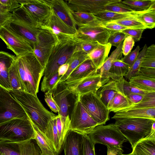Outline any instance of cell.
<instances>
[{"label":"cell","instance_id":"33","mask_svg":"<svg viewBox=\"0 0 155 155\" xmlns=\"http://www.w3.org/2000/svg\"><path fill=\"white\" fill-rule=\"evenodd\" d=\"M129 82L137 87L148 92H155V79L141 75L132 77Z\"/></svg>","mask_w":155,"mask_h":155},{"label":"cell","instance_id":"14","mask_svg":"<svg viewBox=\"0 0 155 155\" xmlns=\"http://www.w3.org/2000/svg\"><path fill=\"white\" fill-rule=\"evenodd\" d=\"M0 38L5 43L7 48L12 51L16 57L33 52L32 47L28 42L5 26L0 29Z\"/></svg>","mask_w":155,"mask_h":155},{"label":"cell","instance_id":"59","mask_svg":"<svg viewBox=\"0 0 155 155\" xmlns=\"http://www.w3.org/2000/svg\"><path fill=\"white\" fill-rule=\"evenodd\" d=\"M139 75L155 79V68L140 67L138 73Z\"/></svg>","mask_w":155,"mask_h":155},{"label":"cell","instance_id":"51","mask_svg":"<svg viewBox=\"0 0 155 155\" xmlns=\"http://www.w3.org/2000/svg\"><path fill=\"white\" fill-rule=\"evenodd\" d=\"M16 0H0V10L6 12H13L21 6Z\"/></svg>","mask_w":155,"mask_h":155},{"label":"cell","instance_id":"15","mask_svg":"<svg viewBox=\"0 0 155 155\" xmlns=\"http://www.w3.org/2000/svg\"><path fill=\"white\" fill-rule=\"evenodd\" d=\"M110 35V32L100 25H89L78 27L75 35L82 41H94L105 45Z\"/></svg>","mask_w":155,"mask_h":155},{"label":"cell","instance_id":"35","mask_svg":"<svg viewBox=\"0 0 155 155\" xmlns=\"http://www.w3.org/2000/svg\"><path fill=\"white\" fill-rule=\"evenodd\" d=\"M130 68V66L121 59L114 61L112 62L109 71L110 78L116 81L125 77Z\"/></svg>","mask_w":155,"mask_h":155},{"label":"cell","instance_id":"36","mask_svg":"<svg viewBox=\"0 0 155 155\" xmlns=\"http://www.w3.org/2000/svg\"><path fill=\"white\" fill-rule=\"evenodd\" d=\"M120 2L135 12H141L147 10L155 6V0H124Z\"/></svg>","mask_w":155,"mask_h":155},{"label":"cell","instance_id":"45","mask_svg":"<svg viewBox=\"0 0 155 155\" xmlns=\"http://www.w3.org/2000/svg\"><path fill=\"white\" fill-rule=\"evenodd\" d=\"M147 46L145 44L142 49L139 52L137 58L133 64L130 67L129 71L125 76L127 80L129 79L134 76L138 75L140 68V65Z\"/></svg>","mask_w":155,"mask_h":155},{"label":"cell","instance_id":"27","mask_svg":"<svg viewBox=\"0 0 155 155\" xmlns=\"http://www.w3.org/2000/svg\"><path fill=\"white\" fill-rule=\"evenodd\" d=\"M111 46L109 43L105 45L99 44L95 49L87 54L97 70L100 68L107 58Z\"/></svg>","mask_w":155,"mask_h":155},{"label":"cell","instance_id":"44","mask_svg":"<svg viewBox=\"0 0 155 155\" xmlns=\"http://www.w3.org/2000/svg\"><path fill=\"white\" fill-rule=\"evenodd\" d=\"M140 67L155 68V45L147 47L143 58Z\"/></svg>","mask_w":155,"mask_h":155},{"label":"cell","instance_id":"37","mask_svg":"<svg viewBox=\"0 0 155 155\" xmlns=\"http://www.w3.org/2000/svg\"><path fill=\"white\" fill-rule=\"evenodd\" d=\"M77 26L85 25H100L101 24L91 14L72 11Z\"/></svg>","mask_w":155,"mask_h":155},{"label":"cell","instance_id":"34","mask_svg":"<svg viewBox=\"0 0 155 155\" xmlns=\"http://www.w3.org/2000/svg\"><path fill=\"white\" fill-rule=\"evenodd\" d=\"M115 84L118 91L126 97L135 94H145L149 92L137 87L128 82L124 77L116 80Z\"/></svg>","mask_w":155,"mask_h":155},{"label":"cell","instance_id":"40","mask_svg":"<svg viewBox=\"0 0 155 155\" xmlns=\"http://www.w3.org/2000/svg\"><path fill=\"white\" fill-rule=\"evenodd\" d=\"M120 1L106 6L105 10L124 14H143L155 10V6H154L146 11L135 12L122 4Z\"/></svg>","mask_w":155,"mask_h":155},{"label":"cell","instance_id":"48","mask_svg":"<svg viewBox=\"0 0 155 155\" xmlns=\"http://www.w3.org/2000/svg\"><path fill=\"white\" fill-rule=\"evenodd\" d=\"M137 18L145 25L147 28L151 29L155 27V10L140 15Z\"/></svg>","mask_w":155,"mask_h":155},{"label":"cell","instance_id":"46","mask_svg":"<svg viewBox=\"0 0 155 155\" xmlns=\"http://www.w3.org/2000/svg\"><path fill=\"white\" fill-rule=\"evenodd\" d=\"M137 16L125 18L104 23H116L129 28H142L145 29H147L145 25L137 18Z\"/></svg>","mask_w":155,"mask_h":155},{"label":"cell","instance_id":"8","mask_svg":"<svg viewBox=\"0 0 155 155\" xmlns=\"http://www.w3.org/2000/svg\"><path fill=\"white\" fill-rule=\"evenodd\" d=\"M31 23L41 28L46 25L52 9L48 0H16Z\"/></svg>","mask_w":155,"mask_h":155},{"label":"cell","instance_id":"29","mask_svg":"<svg viewBox=\"0 0 155 155\" xmlns=\"http://www.w3.org/2000/svg\"><path fill=\"white\" fill-rule=\"evenodd\" d=\"M88 58L87 55L80 49L75 52L66 63L69 64L67 71L65 74L60 78L55 86L64 81L76 68Z\"/></svg>","mask_w":155,"mask_h":155},{"label":"cell","instance_id":"32","mask_svg":"<svg viewBox=\"0 0 155 155\" xmlns=\"http://www.w3.org/2000/svg\"><path fill=\"white\" fill-rule=\"evenodd\" d=\"M131 105L132 103L127 97L118 92L108 103L107 107L110 112L115 113L124 110Z\"/></svg>","mask_w":155,"mask_h":155},{"label":"cell","instance_id":"2","mask_svg":"<svg viewBox=\"0 0 155 155\" xmlns=\"http://www.w3.org/2000/svg\"><path fill=\"white\" fill-rule=\"evenodd\" d=\"M8 91L22 107L30 120L42 132L50 119L56 117L44 106L37 96L23 91Z\"/></svg>","mask_w":155,"mask_h":155},{"label":"cell","instance_id":"1","mask_svg":"<svg viewBox=\"0 0 155 155\" xmlns=\"http://www.w3.org/2000/svg\"><path fill=\"white\" fill-rule=\"evenodd\" d=\"M15 62L25 92L37 96L44 68L33 52L16 57Z\"/></svg>","mask_w":155,"mask_h":155},{"label":"cell","instance_id":"41","mask_svg":"<svg viewBox=\"0 0 155 155\" xmlns=\"http://www.w3.org/2000/svg\"><path fill=\"white\" fill-rule=\"evenodd\" d=\"M32 140L18 143L21 155H41V151Z\"/></svg>","mask_w":155,"mask_h":155},{"label":"cell","instance_id":"6","mask_svg":"<svg viewBox=\"0 0 155 155\" xmlns=\"http://www.w3.org/2000/svg\"><path fill=\"white\" fill-rule=\"evenodd\" d=\"M12 13V20L4 26L28 42L33 49L38 43L42 29L35 27L20 11L15 10Z\"/></svg>","mask_w":155,"mask_h":155},{"label":"cell","instance_id":"64","mask_svg":"<svg viewBox=\"0 0 155 155\" xmlns=\"http://www.w3.org/2000/svg\"></svg>","mask_w":155,"mask_h":155},{"label":"cell","instance_id":"23","mask_svg":"<svg viewBox=\"0 0 155 155\" xmlns=\"http://www.w3.org/2000/svg\"><path fill=\"white\" fill-rule=\"evenodd\" d=\"M83 135L70 130L63 143L64 155H81Z\"/></svg>","mask_w":155,"mask_h":155},{"label":"cell","instance_id":"26","mask_svg":"<svg viewBox=\"0 0 155 155\" xmlns=\"http://www.w3.org/2000/svg\"><path fill=\"white\" fill-rule=\"evenodd\" d=\"M97 70L89 58L76 68L66 80L62 82L67 83L81 79Z\"/></svg>","mask_w":155,"mask_h":155},{"label":"cell","instance_id":"11","mask_svg":"<svg viewBox=\"0 0 155 155\" xmlns=\"http://www.w3.org/2000/svg\"><path fill=\"white\" fill-rule=\"evenodd\" d=\"M81 103L98 125L105 124L110 119V112L96 95L91 92L77 95Z\"/></svg>","mask_w":155,"mask_h":155},{"label":"cell","instance_id":"50","mask_svg":"<svg viewBox=\"0 0 155 155\" xmlns=\"http://www.w3.org/2000/svg\"><path fill=\"white\" fill-rule=\"evenodd\" d=\"M110 35L108 39L107 43L111 45L117 47L127 36L121 31L110 32Z\"/></svg>","mask_w":155,"mask_h":155},{"label":"cell","instance_id":"39","mask_svg":"<svg viewBox=\"0 0 155 155\" xmlns=\"http://www.w3.org/2000/svg\"><path fill=\"white\" fill-rule=\"evenodd\" d=\"M9 80L11 88L10 90L25 92L18 73L15 60L9 69Z\"/></svg>","mask_w":155,"mask_h":155},{"label":"cell","instance_id":"43","mask_svg":"<svg viewBox=\"0 0 155 155\" xmlns=\"http://www.w3.org/2000/svg\"><path fill=\"white\" fill-rule=\"evenodd\" d=\"M0 155H21L18 143L0 140Z\"/></svg>","mask_w":155,"mask_h":155},{"label":"cell","instance_id":"4","mask_svg":"<svg viewBox=\"0 0 155 155\" xmlns=\"http://www.w3.org/2000/svg\"><path fill=\"white\" fill-rule=\"evenodd\" d=\"M35 139L34 130L28 117L14 119L0 124V140L19 143Z\"/></svg>","mask_w":155,"mask_h":155},{"label":"cell","instance_id":"60","mask_svg":"<svg viewBox=\"0 0 155 155\" xmlns=\"http://www.w3.org/2000/svg\"><path fill=\"white\" fill-rule=\"evenodd\" d=\"M144 95V94H131L126 97L133 105L137 104L140 102L143 97Z\"/></svg>","mask_w":155,"mask_h":155},{"label":"cell","instance_id":"25","mask_svg":"<svg viewBox=\"0 0 155 155\" xmlns=\"http://www.w3.org/2000/svg\"><path fill=\"white\" fill-rule=\"evenodd\" d=\"M56 116L50 119L43 133L52 146L56 155H58L62 149L56 125Z\"/></svg>","mask_w":155,"mask_h":155},{"label":"cell","instance_id":"18","mask_svg":"<svg viewBox=\"0 0 155 155\" xmlns=\"http://www.w3.org/2000/svg\"><path fill=\"white\" fill-rule=\"evenodd\" d=\"M57 16L68 26L77 31V25L71 9L65 1L48 0Z\"/></svg>","mask_w":155,"mask_h":155},{"label":"cell","instance_id":"63","mask_svg":"<svg viewBox=\"0 0 155 155\" xmlns=\"http://www.w3.org/2000/svg\"><path fill=\"white\" fill-rule=\"evenodd\" d=\"M123 151H124L122 149H120L118 152L117 155H132L130 153L127 154H123Z\"/></svg>","mask_w":155,"mask_h":155},{"label":"cell","instance_id":"21","mask_svg":"<svg viewBox=\"0 0 155 155\" xmlns=\"http://www.w3.org/2000/svg\"><path fill=\"white\" fill-rule=\"evenodd\" d=\"M15 57L8 52L0 51V86L8 91L11 89L9 80V70Z\"/></svg>","mask_w":155,"mask_h":155},{"label":"cell","instance_id":"20","mask_svg":"<svg viewBox=\"0 0 155 155\" xmlns=\"http://www.w3.org/2000/svg\"><path fill=\"white\" fill-rule=\"evenodd\" d=\"M44 27L51 30L57 36L75 35L77 32L59 18L52 9L48 21Z\"/></svg>","mask_w":155,"mask_h":155},{"label":"cell","instance_id":"5","mask_svg":"<svg viewBox=\"0 0 155 155\" xmlns=\"http://www.w3.org/2000/svg\"><path fill=\"white\" fill-rule=\"evenodd\" d=\"M155 121L149 119L132 118L115 120L114 123L130 142L132 149L138 142L150 134Z\"/></svg>","mask_w":155,"mask_h":155},{"label":"cell","instance_id":"31","mask_svg":"<svg viewBox=\"0 0 155 155\" xmlns=\"http://www.w3.org/2000/svg\"><path fill=\"white\" fill-rule=\"evenodd\" d=\"M143 14H124L105 10L92 15L101 24H103L125 18L136 17Z\"/></svg>","mask_w":155,"mask_h":155},{"label":"cell","instance_id":"17","mask_svg":"<svg viewBox=\"0 0 155 155\" xmlns=\"http://www.w3.org/2000/svg\"><path fill=\"white\" fill-rule=\"evenodd\" d=\"M51 91L53 98L59 108L58 114L61 116L63 120H65L70 117L69 108L71 105L69 97L72 93L62 83L54 87Z\"/></svg>","mask_w":155,"mask_h":155},{"label":"cell","instance_id":"54","mask_svg":"<svg viewBox=\"0 0 155 155\" xmlns=\"http://www.w3.org/2000/svg\"><path fill=\"white\" fill-rule=\"evenodd\" d=\"M44 99L51 110L55 113H58L59 111V107L54 100L51 91L45 93Z\"/></svg>","mask_w":155,"mask_h":155},{"label":"cell","instance_id":"53","mask_svg":"<svg viewBox=\"0 0 155 155\" xmlns=\"http://www.w3.org/2000/svg\"><path fill=\"white\" fill-rule=\"evenodd\" d=\"M145 29L142 28H128L122 31L127 36L131 37L135 41L140 40Z\"/></svg>","mask_w":155,"mask_h":155},{"label":"cell","instance_id":"19","mask_svg":"<svg viewBox=\"0 0 155 155\" xmlns=\"http://www.w3.org/2000/svg\"><path fill=\"white\" fill-rule=\"evenodd\" d=\"M132 155H155V122L147 137L138 142L132 149Z\"/></svg>","mask_w":155,"mask_h":155},{"label":"cell","instance_id":"52","mask_svg":"<svg viewBox=\"0 0 155 155\" xmlns=\"http://www.w3.org/2000/svg\"><path fill=\"white\" fill-rule=\"evenodd\" d=\"M140 50V46H137L134 50L131 51L127 55L124 56L121 60L130 67L136 60Z\"/></svg>","mask_w":155,"mask_h":155},{"label":"cell","instance_id":"9","mask_svg":"<svg viewBox=\"0 0 155 155\" xmlns=\"http://www.w3.org/2000/svg\"><path fill=\"white\" fill-rule=\"evenodd\" d=\"M71 130L82 135H87L98 124L83 106L77 96L70 116Z\"/></svg>","mask_w":155,"mask_h":155},{"label":"cell","instance_id":"57","mask_svg":"<svg viewBox=\"0 0 155 155\" xmlns=\"http://www.w3.org/2000/svg\"><path fill=\"white\" fill-rule=\"evenodd\" d=\"M100 25L110 32L120 31L129 28L124 26L114 23L101 24Z\"/></svg>","mask_w":155,"mask_h":155},{"label":"cell","instance_id":"49","mask_svg":"<svg viewBox=\"0 0 155 155\" xmlns=\"http://www.w3.org/2000/svg\"><path fill=\"white\" fill-rule=\"evenodd\" d=\"M94 146L87 135H83L81 155H96Z\"/></svg>","mask_w":155,"mask_h":155},{"label":"cell","instance_id":"13","mask_svg":"<svg viewBox=\"0 0 155 155\" xmlns=\"http://www.w3.org/2000/svg\"><path fill=\"white\" fill-rule=\"evenodd\" d=\"M61 83L64 84L68 90L76 96L91 92L96 93L102 85L101 75L98 70L80 79L67 83Z\"/></svg>","mask_w":155,"mask_h":155},{"label":"cell","instance_id":"61","mask_svg":"<svg viewBox=\"0 0 155 155\" xmlns=\"http://www.w3.org/2000/svg\"><path fill=\"white\" fill-rule=\"evenodd\" d=\"M68 67L69 64L67 63L59 67L58 70V75L60 78L65 74L68 69Z\"/></svg>","mask_w":155,"mask_h":155},{"label":"cell","instance_id":"56","mask_svg":"<svg viewBox=\"0 0 155 155\" xmlns=\"http://www.w3.org/2000/svg\"><path fill=\"white\" fill-rule=\"evenodd\" d=\"M98 44L97 42L94 41H82L80 45V49L88 54L95 49L98 46Z\"/></svg>","mask_w":155,"mask_h":155},{"label":"cell","instance_id":"7","mask_svg":"<svg viewBox=\"0 0 155 155\" xmlns=\"http://www.w3.org/2000/svg\"><path fill=\"white\" fill-rule=\"evenodd\" d=\"M93 143L122 149L127 140L115 123L96 126L87 135Z\"/></svg>","mask_w":155,"mask_h":155},{"label":"cell","instance_id":"22","mask_svg":"<svg viewBox=\"0 0 155 155\" xmlns=\"http://www.w3.org/2000/svg\"><path fill=\"white\" fill-rule=\"evenodd\" d=\"M112 118L115 120L143 118L155 120V107L120 110L115 112Z\"/></svg>","mask_w":155,"mask_h":155},{"label":"cell","instance_id":"30","mask_svg":"<svg viewBox=\"0 0 155 155\" xmlns=\"http://www.w3.org/2000/svg\"><path fill=\"white\" fill-rule=\"evenodd\" d=\"M30 121L35 133V140L40 149L41 152V155H56L52 146L43 132L32 122Z\"/></svg>","mask_w":155,"mask_h":155},{"label":"cell","instance_id":"28","mask_svg":"<svg viewBox=\"0 0 155 155\" xmlns=\"http://www.w3.org/2000/svg\"><path fill=\"white\" fill-rule=\"evenodd\" d=\"M118 92L116 86L115 81L110 79L102 85L96 94L103 104L107 107L108 103Z\"/></svg>","mask_w":155,"mask_h":155},{"label":"cell","instance_id":"55","mask_svg":"<svg viewBox=\"0 0 155 155\" xmlns=\"http://www.w3.org/2000/svg\"><path fill=\"white\" fill-rule=\"evenodd\" d=\"M135 42L130 36H127L123 41L122 47V54L124 56L130 53L134 46Z\"/></svg>","mask_w":155,"mask_h":155},{"label":"cell","instance_id":"47","mask_svg":"<svg viewBox=\"0 0 155 155\" xmlns=\"http://www.w3.org/2000/svg\"><path fill=\"white\" fill-rule=\"evenodd\" d=\"M58 72L48 78L43 77L41 83V91L45 93L51 91L60 78Z\"/></svg>","mask_w":155,"mask_h":155},{"label":"cell","instance_id":"3","mask_svg":"<svg viewBox=\"0 0 155 155\" xmlns=\"http://www.w3.org/2000/svg\"><path fill=\"white\" fill-rule=\"evenodd\" d=\"M50 55L44 69V77L48 78L58 72L60 66L66 63L73 54L80 49L82 41L75 35H61Z\"/></svg>","mask_w":155,"mask_h":155},{"label":"cell","instance_id":"58","mask_svg":"<svg viewBox=\"0 0 155 155\" xmlns=\"http://www.w3.org/2000/svg\"><path fill=\"white\" fill-rule=\"evenodd\" d=\"M12 17V13L0 10V29L11 20Z\"/></svg>","mask_w":155,"mask_h":155},{"label":"cell","instance_id":"10","mask_svg":"<svg viewBox=\"0 0 155 155\" xmlns=\"http://www.w3.org/2000/svg\"><path fill=\"white\" fill-rule=\"evenodd\" d=\"M28 117L22 107L8 91L0 86V124L14 119Z\"/></svg>","mask_w":155,"mask_h":155},{"label":"cell","instance_id":"62","mask_svg":"<svg viewBox=\"0 0 155 155\" xmlns=\"http://www.w3.org/2000/svg\"><path fill=\"white\" fill-rule=\"evenodd\" d=\"M107 155H117L118 152L120 149L115 147L107 146Z\"/></svg>","mask_w":155,"mask_h":155},{"label":"cell","instance_id":"42","mask_svg":"<svg viewBox=\"0 0 155 155\" xmlns=\"http://www.w3.org/2000/svg\"><path fill=\"white\" fill-rule=\"evenodd\" d=\"M155 107V92H149L144 94L139 103L133 104L122 110L134 108H144Z\"/></svg>","mask_w":155,"mask_h":155},{"label":"cell","instance_id":"24","mask_svg":"<svg viewBox=\"0 0 155 155\" xmlns=\"http://www.w3.org/2000/svg\"><path fill=\"white\" fill-rule=\"evenodd\" d=\"M123 42L112 52L110 56L107 58L103 65L98 70L101 75V82L102 85L110 80L109 77V71L112 62L116 60L121 59L123 58L122 47Z\"/></svg>","mask_w":155,"mask_h":155},{"label":"cell","instance_id":"38","mask_svg":"<svg viewBox=\"0 0 155 155\" xmlns=\"http://www.w3.org/2000/svg\"><path fill=\"white\" fill-rule=\"evenodd\" d=\"M56 125L60 139V147L62 149L66 137L71 130L70 118L63 120L61 116L58 114L56 116Z\"/></svg>","mask_w":155,"mask_h":155},{"label":"cell","instance_id":"16","mask_svg":"<svg viewBox=\"0 0 155 155\" xmlns=\"http://www.w3.org/2000/svg\"><path fill=\"white\" fill-rule=\"evenodd\" d=\"M73 11L91 14L105 10L106 6L119 2L120 0H65Z\"/></svg>","mask_w":155,"mask_h":155},{"label":"cell","instance_id":"12","mask_svg":"<svg viewBox=\"0 0 155 155\" xmlns=\"http://www.w3.org/2000/svg\"><path fill=\"white\" fill-rule=\"evenodd\" d=\"M39 36L38 43L33 49V53L44 68L58 41V36L49 29L43 27Z\"/></svg>","mask_w":155,"mask_h":155}]
</instances>
